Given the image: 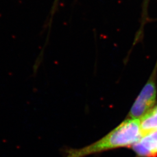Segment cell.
<instances>
[{
  "instance_id": "4",
  "label": "cell",
  "mask_w": 157,
  "mask_h": 157,
  "mask_svg": "<svg viewBox=\"0 0 157 157\" xmlns=\"http://www.w3.org/2000/svg\"><path fill=\"white\" fill-rule=\"evenodd\" d=\"M156 130H157V107L153 108L151 111L141 118V136L143 137Z\"/></svg>"
},
{
  "instance_id": "2",
  "label": "cell",
  "mask_w": 157,
  "mask_h": 157,
  "mask_svg": "<svg viewBox=\"0 0 157 157\" xmlns=\"http://www.w3.org/2000/svg\"><path fill=\"white\" fill-rule=\"evenodd\" d=\"M155 71L156 69L154 70L132 107L129 115L130 119H139L143 118L151 111L155 105L157 94Z\"/></svg>"
},
{
  "instance_id": "3",
  "label": "cell",
  "mask_w": 157,
  "mask_h": 157,
  "mask_svg": "<svg viewBox=\"0 0 157 157\" xmlns=\"http://www.w3.org/2000/svg\"><path fill=\"white\" fill-rule=\"evenodd\" d=\"M133 145V149L141 157L157 156V130L141 137Z\"/></svg>"
},
{
  "instance_id": "1",
  "label": "cell",
  "mask_w": 157,
  "mask_h": 157,
  "mask_svg": "<svg viewBox=\"0 0 157 157\" xmlns=\"http://www.w3.org/2000/svg\"><path fill=\"white\" fill-rule=\"evenodd\" d=\"M141 138L140 121L129 119L94 143L79 148H67L65 157H86L114 148L133 145Z\"/></svg>"
}]
</instances>
